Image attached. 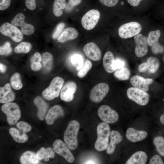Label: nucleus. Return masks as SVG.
<instances>
[{
	"label": "nucleus",
	"mask_w": 164,
	"mask_h": 164,
	"mask_svg": "<svg viewBox=\"0 0 164 164\" xmlns=\"http://www.w3.org/2000/svg\"><path fill=\"white\" fill-rule=\"evenodd\" d=\"M92 67V63L89 60H87L83 67L80 69L77 73L78 76L80 78L84 77Z\"/></svg>",
	"instance_id": "nucleus-37"
},
{
	"label": "nucleus",
	"mask_w": 164,
	"mask_h": 164,
	"mask_svg": "<svg viewBox=\"0 0 164 164\" xmlns=\"http://www.w3.org/2000/svg\"><path fill=\"white\" fill-rule=\"evenodd\" d=\"M142 0H127L130 5L134 7L138 6Z\"/></svg>",
	"instance_id": "nucleus-50"
},
{
	"label": "nucleus",
	"mask_w": 164,
	"mask_h": 164,
	"mask_svg": "<svg viewBox=\"0 0 164 164\" xmlns=\"http://www.w3.org/2000/svg\"><path fill=\"white\" fill-rule=\"evenodd\" d=\"M115 59L113 53L108 51L103 58V65L105 70L108 73H112L116 70L114 67Z\"/></svg>",
	"instance_id": "nucleus-23"
},
{
	"label": "nucleus",
	"mask_w": 164,
	"mask_h": 164,
	"mask_svg": "<svg viewBox=\"0 0 164 164\" xmlns=\"http://www.w3.org/2000/svg\"><path fill=\"white\" fill-rule=\"evenodd\" d=\"M125 65V61L123 60L118 58L115 60L114 67L116 70L120 69L124 67Z\"/></svg>",
	"instance_id": "nucleus-45"
},
{
	"label": "nucleus",
	"mask_w": 164,
	"mask_h": 164,
	"mask_svg": "<svg viewBox=\"0 0 164 164\" xmlns=\"http://www.w3.org/2000/svg\"><path fill=\"white\" fill-rule=\"evenodd\" d=\"M153 143L158 152L164 156V138L162 136H157L155 137Z\"/></svg>",
	"instance_id": "nucleus-33"
},
{
	"label": "nucleus",
	"mask_w": 164,
	"mask_h": 164,
	"mask_svg": "<svg viewBox=\"0 0 164 164\" xmlns=\"http://www.w3.org/2000/svg\"><path fill=\"white\" fill-rule=\"evenodd\" d=\"M161 32L159 30L155 31H151L149 34L147 38L148 44L152 46L157 43L159 39L160 36Z\"/></svg>",
	"instance_id": "nucleus-34"
},
{
	"label": "nucleus",
	"mask_w": 164,
	"mask_h": 164,
	"mask_svg": "<svg viewBox=\"0 0 164 164\" xmlns=\"http://www.w3.org/2000/svg\"><path fill=\"white\" fill-rule=\"evenodd\" d=\"M25 16L22 13H18L11 20V24L16 27H20L21 31L24 34L30 35L34 32L33 26L25 22Z\"/></svg>",
	"instance_id": "nucleus-12"
},
{
	"label": "nucleus",
	"mask_w": 164,
	"mask_h": 164,
	"mask_svg": "<svg viewBox=\"0 0 164 164\" xmlns=\"http://www.w3.org/2000/svg\"><path fill=\"white\" fill-rule=\"evenodd\" d=\"M54 152V150L51 148L48 147L46 149L44 160L46 162L49 161V158H54L55 156Z\"/></svg>",
	"instance_id": "nucleus-42"
},
{
	"label": "nucleus",
	"mask_w": 164,
	"mask_h": 164,
	"mask_svg": "<svg viewBox=\"0 0 164 164\" xmlns=\"http://www.w3.org/2000/svg\"><path fill=\"white\" fill-rule=\"evenodd\" d=\"M126 93L128 98L139 105H146L149 100V96L148 93L135 87L128 88Z\"/></svg>",
	"instance_id": "nucleus-7"
},
{
	"label": "nucleus",
	"mask_w": 164,
	"mask_h": 164,
	"mask_svg": "<svg viewBox=\"0 0 164 164\" xmlns=\"http://www.w3.org/2000/svg\"><path fill=\"white\" fill-rule=\"evenodd\" d=\"M109 90L108 85L105 83H101L95 85L91 89L89 94L91 101L94 103L101 102Z\"/></svg>",
	"instance_id": "nucleus-8"
},
{
	"label": "nucleus",
	"mask_w": 164,
	"mask_h": 164,
	"mask_svg": "<svg viewBox=\"0 0 164 164\" xmlns=\"http://www.w3.org/2000/svg\"><path fill=\"white\" fill-rule=\"evenodd\" d=\"M136 44L135 53L138 57L145 55L148 52L147 38L142 34L139 33L134 37Z\"/></svg>",
	"instance_id": "nucleus-13"
},
{
	"label": "nucleus",
	"mask_w": 164,
	"mask_h": 164,
	"mask_svg": "<svg viewBox=\"0 0 164 164\" xmlns=\"http://www.w3.org/2000/svg\"><path fill=\"white\" fill-rule=\"evenodd\" d=\"M160 120L161 122L164 125V114L161 116L160 118Z\"/></svg>",
	"instance_id": "nucleus-52"
},
{
	"label": "nucleus",
	"mask_w": 164,
	"mask_h": 164,
	"mask_svg": "<svg viewBox=\"0 0 164 164\" xmlns=\"http://www.w3.org/2000/svg\"><path fill=\"white\" fill-rule=\"evenodd\" d=\"M12 48L10 43L8 42L0 47V54L1 55H8L11 53Z\"/></svg>",
	"instance_id": "nucleus-39"
},
{
	"label": "nucleus",
	"mask_w": 164,
	"mask_h": 164,
	"mask_svg": "<svg viewBox=\"0 0 164 164\" xmlns=\"http://www.w3.org/2000/svg\"><path fill=\"white\" fill-rule=\"evenodd\" d=\"M45 150V149L44 147H42L36 153V156L39 160H41L44 158Z\"/></svg>",
	"instance_id": "nucleus-49"
},
{
	"label": "nucleus",
	"mask_w": 164,
	"mask_h": 164,
	"mask_svg": "<svg viewBox=\"0 0 164 164\" xmlns=\"http://www.w3.org/2000/svg\"><path fill=\"white\" fill-rule=\"evenodd\" d=\"M10 83L12 87L15 90H19L23 86L20 75L18 73H15L12 75L10 78Z\"/></svg>",
	"instance_id": "nucleus-30"
},
{
	"label": "nucleus",
	"mask_w": 164,
	"mask_h": 164,
	"mask_svg": "<svg viewBox=\"0 0 164 164\" xmlns=\"http://www.w3.org/2000/svg\"><path fill=\"white\" fill-rule=\"evenodd\" d=\"M0 32L2 35L9 37L16 42H21L23 39L21 31L16 26L8 22H5L1 26Z\"/></svg>",
	"instance_id": "nucleus-9"
},
{
	"label": "nucleus",
	"mask_w": 164,
	"mask_h": 164,
	"mask_svg": "<svg viewBox=\"0 0 164 164\" xmlns=\"http://www.w3.org/2000/svg\"><path fill=\"white\" fill-rule=\"evenodd\" d=\"M77 89L76 83L73 81L66 83L63 86L60 92L61 99L65 102H70L74 98V94Z\"/></svg>",
	"instance_id": "nucleus-14"
},
{
	"label": "nucleus",
	"mask_w": 164,
	"mask_h": 164,
	"mask_svg": "<svg viewBox=\"0 0 164 164\" xmlns=\"http://www.w3.org/2000/svg\"><path fill=\"white\" fill-rule=\"evenodd\" d=\"M32 47V45L30 43L23 42L19 43L15 47L14 51L17 53H26L30 51Z\"/></svg>",
	"instance_id": "nucleus-32"
},
{
	"label": "nucleus",
	"mask_w": 164,
	"mask_h": 164,
	"mask_svg": "<svg viewBox=\"0 0 164 164\" xmlns=\"http://www.w3.org/2000/svg\"><path fill=\"white\" fill-rule=\"evenodd\" d=\"M147 155L144 152L139 151L133 154L128 159L126 164H145L147 160Z\"/></svg>",
	"instance_id": "nucleus-24"
},
{
	"label": "nucleus",
	"mask_w": 164,
	"mask_h": 164,
	"mask_svg": "<svg viewBox=\"0 0 164 164\" xmlns=\"http://www.w3.org/2000/svg\"><path fill=\"white\" fill-rule=\"evenodd\" d=\"M67 4L66 0H55L53 7L54 15L56 17L60 16L63 13V11L65 8Z\"/></svg>",
	"instance_id": "nucleus-27"
},
{
	"label": "nucleus",
	"mask_w": 164,
	"mask_h": 164,
	"mask_svg": "<svg viewBox=\"0 0 164 164\" xmlns=\"http://www.w3.org/2000/svg\"><path fill=\"white\" fill-rule=\"evenodd\" d=\"M10 3L11 0H0V10L2 11L7 9Z\"/></svg>",
	"instance_id": "nucleus-47"
},
{
	"label": "nucleus",
	"mask_w": 164,
	"mask_h": 164,
	"mask_svg": "<svg viewBox=\"0 0 164 164\" xmlns=\"http://www.w3.org/2000/svg\"><path fill=\"white\" fill-rule=\"evenodd\" d=\"M65 27V24L63 22L59 23L56 26L55 30L53 32L52 37L55 39L58 38L60 36Z\"/></svg>",
	"instance_id": "nucleus-38"
},
{
	"label": "nucleus",
	"mask_w": 164,
	"mask_h": 164,
	"mask_svg": "<svg viewBox=\"0 0 164 164\" xmlns=\"http://www.w3.org/2000/svg\"><path fill=\"white\" fill-rule=\"evenodd\" d=\"M104 5L109 7H113L118 3L119 0H99Z\"/></svg>",
	"instance_id": "nucleus-44"
},
{
	"label": "nucleus",
	"mask_w": 164,
	"mask_h": 164,
	"mask_svg": "<svg viewBox=\"0 0 164 164\" xmlns=\"http://www.w3.org/2000/svg\"><path fill=\"white\" fill-rule=\"evenodd\" d=\"M153 82V80L151 78H145L138 75L133 76L130 80V83L132 86L146 92L149 91V86Z\"/></svg>",
	"instance_id": "nucleus-16"
},
{
	"label": "nucleus",
	"mask_w": 164,
	"mask_h": 164,
	"mask_svg": "<svg viewBox=\"0 0 164 164\" xmlns=\"http://www.w3.org/2000/svg\"><path fill=\"white\" fill-rule=\"evenodd\" d=\"M83 51L86 56L93 61H98L101 59V50L94 43L89 42L86 44L84 47Z\"/></svg>",
	"instance_id": "nucleus-15"
},
{
	"label": "nucleus",
	"mask_w": 164,
	"mask_h": 164,
	"mask_svg": "<svg viewBox=\"0 0 164 164\" xmlns=\"http://www.w3.org/2000/svg\"><path fill=\"white\" fill-rule=\"evenodd\" d=\"M71 62L72 65L76 67L77 70H80L84 65L83 57L79 54H75L71 58Z\"/></svg>",
	"instance_id": "nucleus-36"
},
{
	"label": "nucleus",
	"mask_w": 164,
	"mask_h": 164,
	"mask_svg": "<svg viewBox=\"0 0 164 164\" xmlns=\"http://www.w3.org/2000/svg\"><path fill=\"white\" fill-rule=\"evenodd\" d=\"M16 126L18 129L26 133L30 131L32 129L31 126L28 123L24 121H20L17 122Z\"/></svg>",
	"instance_id": "nucleus-40"
},
{
	"label": "nucleus",
	"mask_w": 164,
	"mask_h": 164,
	"mask_svg": "<svg viewBox=\"0 0 164 164\" xmlns=\"http://www.w3.org/2000/svg\"><path fill=\"white\" fill-rule=\"evenodd\" d=\"M80 127V124L77 121L73 120L69 123L63 135V139L69 148L73 150L77 146V135Z\"/></svg>",
	"instance_id": "nucleus-1"
},
{
	"label": "nucleus",
	"mask_w": 164,
	"mask_h": 164,
	"mask_svg": "<svg viewBox=\"0 0 164 164\" xmlns=\"http://www.w3.org/2000/svg\"><path fill=\"white\" fill-rule=\"evenodd\" d=\"M110 138V142L106 149V152L108 154H112L114 152L116 145L121 142L123 139L120 133L115 130L111 132Z\"/></svg>",
	"instance_id": "nucleus-20"
},
{
	"label": "nucleus",
	"mask_w": 164,
	"mask_h": 164,
	"mask_svg": "<svg viewBox=\"0 0 164 164\" xmlns=\"http://www.w3.org/2000/svg\"><path fill=\"white\" fill-rule=\"evenodd\" d=\"M6 70V67L4 64L0 63V71L2 73H5Z\"/></svg>",
	"instance_id": "nucleus-51"
},
{
	"label": "nucleus",
	"mask_w": 164,
	"mask_h": 164,
	"mask_svg": "<svg viewBox=\"0 0 164 164\" xmlns=\"http://www.w3.org/2000/svg\"><path fill=\"white\" fill-rule=\"evenodd\" d=\"M53 147L54 151L63 157L68 162L73 163L74 157L66 143L58 139L53 142Z\"/></svg>",
	"instance_id": "nucleus-11"
},
{
	"label": "nucleus",
	"mask_w": 164,
	"mask_h": 164,
	"mask_svg": "<svg viewBox=\"0 0 164 164\" xmlns=\"http://www.w3.org/2000/svg\"><path fill=\"white\" fill-rule=\"evenodd\" d=\"M64 111L62 107L59 105H55L51 107L46 115L45 119L47 124L51 125L57 118L63 116Z\"/></svg>",
	"instance_id": "nucleus-17"
},
{
	"label": "nucleus",
	"mask_w": 164,
	"mask_h": 164,
	"mask_svg": "<svg viewBox=\"0 0 164 164\" xmlns=\"http://www.w3.org/2000/svg\"><path fill=\"white\" fill-rule=\"evenodd\" d=\"M42 57L39 52H36L31 56L30 60V66L32 70L34 71H38L42 67L40 63Z\"/></svg>",
	"instance_id": "nucleus-28"
},
{
	"label": "nucleus",
	"mask_w": 164,
	"mask_h": 164,
	"mask_svg": "<svg viewBox=\"0 0 164 164\" xmlns=\"http://www.w3.org/2000/svg\"><path fill=\"white\" fill-rule=\"evenodd\" d=\"M36 154L30 151H27L21 156L20 161L22 164H36L39 163Z\"/></svg>",
	"instance_id": "nucleus-26"
},
{
	"label": "nucleus",
	"mask_w": 164,
	"mask_h": 164,
	"mask_svg": "<svg viewBox=\"0 0 164 164\" xmlns=\"http://www.w3.org/2000/svg\"><path fill=\"white\" fill-rule=\"evenodd\" d=\"M149 67V64L148 62H144L139 65L138 70L140 72H144L148 71Z\"/></svg>",
	"instance_id": "nucleus-48"
},
{
	"label": "nucleus",
	"mask_w": 164,
	"mask_h": 164,
	"mask_svg": "<svg viewBox=\"0 0 164 164\" xmlns=\"http://www.w3.org/2000/svg\"><path fill=\"white\" fill-rule=\"evenodd\" d=\"M147 135V132L143 130H138L130 128L126 132V136L127 139L131 142H136L145 138Z\"/></svg>",
	"instance_id": "nucleus-18"
},
{
	"label": "nucleus",
	"mask_w": 164,
	"mask_h": 164,
	"mask_svg": "<svg viewBox=\"0 0 164 164\" xmlns=\"http://www.w3.org/2000/svg\"><path fill=\"white\" fill-rule=\"evenodd\" d=\"M25 5L27 8L31 10H34L36 6V0H25Z\"/></svg>",
	"instance_id": "nucleus-46"
},
{
	"label": "nucleus",
	"mask_w": 164,
	"mask_h": 164,
	"mask_svg": "<svg viewBox=\"0 0 164 164\" xmlns=\"http://www.w3.org/2000/svg\"><path fill=\"white\" fill-rule=\"evenodd\" d=\"M114 75L118 79L122 80H126L129 79L130 71L127 67H124L120 69L116 70Z\"/></svg>",
	"instance_id": "nucleus-29"
},
{
	"label": "nucleus",
	"mask_w": 164,
	"mask_h": 164,
	"mask_svg": "<svg viewBox=\"0 0 164 164\" xmlns=\"http://www.w3.org/2000/svg\"><path fill=\"white\" fill-rule=\"evenodd\" d=\"M141 30L142 26L139 23L132 22L121 26L118 29V33L121 38L127 39L139 33Z\"/></svg>",
	"instance_id": "nucleus-5"
},
{
	"label": "nucleus",
	"mask_w": 164,
	"mask_h": 164,
	"mask_svg": "<svg viewBox=\"0 0 164 164\" xmlns=\"http://www.w3.org/2000/svg\"><path fill=\"white\" fill-rule=\"evenodd\" d=\"M43 66L48 71L52 69L53 65V58L52 55L48 52L44 53L42 55Z\"/></svg>",
	"instance_id": "nucleus-31"
},
{
	"label": "nucleus",
	"mask_w": 164,
	"mask_h": 164,
	"mask_svg": "<svg viewBox=\"0 0 164 164\" xmlns=\"http://www.w3.org/2000/svg\"><path fill=\"white\" fill-rule=\"evenodd\" d=\"M147 62L150 65L148 71L151 73H155L158 70L159 66V62L158 59L156 57L151 56L148 58Z\"/></svg>",
	"instance_id": "nucleus-35"
},
{
	"label": "nucleus",
	"mask_w": 164,
	"mask_h": 164,
	"mask_svg": "<svg viewBox=\"0 0 164 164\" xmlns=\"http://www.w3.org/2000/svg\"><path fill=\"white\" fill-rule=\"evenodd\" d=\"M82 0H68L66 5L65 10L67 12H70L75 6L80 4Z\"/></svg>",
	"instance_id": "nucleus-41"
},
{
	"label": "nucleus",
	"mask_w": 164,
	"mask_h": 164,
	"mask_svg": "<svg viewBox=\"0 0 164 164\" xmlns=\"http://www.w3.org/2000/svg\"><path fill=\"white\" fill-rule=\"evenodd\" d=\"M111 132L110 127L107 123L102 122L98 124L97 128V138L94 144L97 151L101 152L106 149Z\"/></svg>",
	"instance_id": "nucleus-2"
},
{
	"label": "nucleus",
	"mask_w": 164,
	"mask_h": 164,
	"mask_svg": "<svg viewBox=\"0 0 164 164\" xmlns=\"http://www.w3.org/2000/svg\"><path fill=\"white\" fill-rule=\"evenodd\" d=\"M149 163L150 164H163L164 162L159 155H155L150 159Z\"/></svg>",
	"instance_id": "nucleus-43"
},
{
	"label": "nucleus",
	"mask_w": 164,
	"mask_h": 164,
	"mask_svg": "<svg viewBox=\"0 0 164 164\" xmlns=\"http://www.w3.org/2000/svg\"><path fill=\"white\" fill-rule=\"evenodd\" d=\"M64 83V80L61 77H55L49 86L43 91L42 95L43 97L50 101L58 97Z\"/></svg>",
	"instance_id": "nucleus-3"
},
{
	"label": "nucleus",
	"mask_w": 164,
	"mask_h": 164,
	"mask_svg": "<svg viewBox=\"0 0 164 164\" xmlns=\"http://www.w3.org/2000/svg\"><path fill=\"white\" fill-rule=\"evenodd\" d=\"M34 103L38 108L37 116L41 120H43L48 108L47 103L40 97L38 96L34 100Z\"/></svg>",
	"instance_id": "nucleus-21"
},
{
	"label": "nucleus",
	"mask_w": 164,
	"mask_h": 164,
	"mask_svg": "<svg viewBox=\"0 0 164 164\" xmlns=\"http://www.w3.org/2000/svg\"><path fill=\"white\" fill-rule=\"evenodd\" d=\"M1 110L6 115L8 123L10 125L16 123L20 118V110L16 103L10 102L5 103L2 105Z\"/></svg>",
	"instance_id": "nucleus-4"
},
{
	"label": "nucleus",
	"mask_w": 164,
	"mask_h": 164,
	"mask_svg": "<svg viewBox=\"0 0 164 164\" xmlns=\"http://www.w3.org/2000/svg\"><path fill=\"white\" fill-rule=\"evenodd\" d=\"M9 132L14 140L17 142L23 143L28 139L26 133L21 130L12 127L9 129Z\"/></svg>",
	"instance_id": "nucleus-25"
},
{
	"label": "nucleus",
	"mask_w": 164,
	"mask_h": 164,
	"mask_svg": "<svg viewBox=\"0 0 164 164\" xmlns=\"http://www.w3.org/2000/svg\"><path fill=\"white\" fill-rule=\"evenodd\" d=\"M15 95L12 90L9 84L7 83L0 88V102L6 103L14 100Z\"/></svg>",
	"instance_id": "nucleus-19"
},
{
	"label": "nucleus",
	"mask_w": 164,
	"mask_h": 164,
	"mask_svg": "<svg viewBox=\"0 0 164 164\" xmlns=\"http://www.w3.org/2000/svg\"><path fill=\"white\" fill-rule=\"evenodd\" d=\"M97 113L101 120L107 124L114 123L118 119V113L107 105H103L100 106Z\"/></svg>",
	"instance_id": "nucleus-10"
},
{
	"label": "nucleus",
	"mask_w": 164,
	"mask_h": 164,
	"mask_svg": "<svg viewBox=\"0 0 164 164\" xmlns=\"http://www.w3.org/2000/svg\"><path fill=\"white\" fill-rule=\"evenodd\" d=\"M101 16L100 12L92 9L87 11L82 17L81 23L86 30H90L94 28L98 23Z\"/></svg>",
	"instance_id": "nucleus-6"
},
{
	"label": "nucleus",
	"mask_w": 164,
	"mask_h": 164,
	"mask_svg": "<svg viewBox=\"0 0 164 164\" xmlns=\"http://www.w3.org/2000/svg\"><path fill=\"white\" fill-rule=\"evenodd\" d=\"M78 35L77 30L74 28L69 27L66 28L57 39L58 41L64 43L67 41L76 38Z\"/></svg>",
	"instance_id": "nucleus-22"
},
{
	"label": "nucleus",
	"mask_w": 164,
	"mask_h": 164,
	"mask_svg": "<svg viewBox=\"0 0 164 164\" xmlns=\"http://www.w3.org/2000/svg\"><path fill=\"white\" fill-rule=\"evenodd\" d=\"M163 60H164V58H163Z\"/></svg>",
	"instance_id": "nucleus-53"
}]
</instances>
